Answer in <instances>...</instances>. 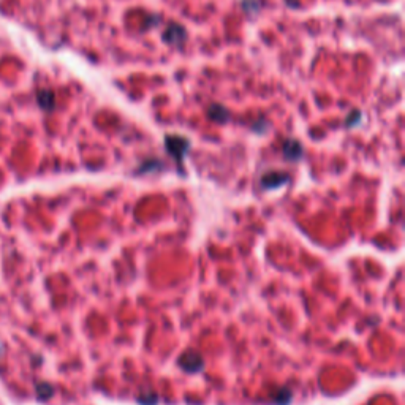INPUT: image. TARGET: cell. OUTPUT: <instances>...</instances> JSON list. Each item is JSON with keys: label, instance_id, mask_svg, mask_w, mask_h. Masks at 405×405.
Segmentation results:
<instances>
[{"label": "cell", "instance_id": "1", "mask_svg": "<svg viewBox=\"0 0 405 405\" xmlns=\"http://www.w3.org/2000/svg\"><path fill=\"white\" fill-rule=\"evenodd\" d=\"M165 149H167V152L176 160V163H179V168L182 171L184 157L190 149V141L187 138H184V136L167 135L165 136Z\"/></svg>", "mask_w": 405, "mask_h": 405}, {"label": "cell", "instance_id": "2", "mask_svg": "<svg viewBox=\"0 0 405 405\" xmlns=\"http://www.w3.org/2000/svg\"><path fill=\"white\" fill-rule=\"evenodd\" d=\"M163 41L169 46H182L185 41H187V29L179 24V23H171L167 29H165L163 35H162Z\"/></svg>", "mask_w": 405, "mask_h": 405}, {"label": "cell", "instance_id": "3", "mask_svg": "<svg viewBox=\"0 0 405 405\" xmlns=\"http://www.w3.org/2000/svg\"><path fill=\"white\" fill-rule=\"evenodd\" d=\"M179 366L187 372H198L203 369V358L195 352H187L179 358Z\"/></svg>", "mask_w": 405, "mask_h": 405}, {"label": "cell", "instance_id": "4", "mask_svg": "<svg viewBox=\"0 0 405 405\" xmlns=\"http://www.w3.org/2000/svg\"><path fill=\"white\" fill-rule=\"evenodd\" d=\"M290 181V176L286 173H279V171H271V173H266L262 177V185L264 189H277L282 187L284 184H286Z\"/></svg>", "mask_w": 405, "mask_h": 405}, {"label": "cell", "instance_id": "5", "mask_svg": "<svg viewBox=\"0 0 405 405\" xmlns=\"http://www.w3.org/2000/svg\"><path fill=\"white\" fill-rule=\"evenodd\" d=\"M284 157L290 162H298L303 157V146L296 140H286L284 143Z\"/></svg>", "mask_w": 405, "mask_h": 405}, {"label": "cell", "instance_id": "6", "mask_svg": "<svg viewBox=\"0 0 405 405\" xmlns=\"http://www.w3.org/2000/svg\"><path fill=\"white\" fill-rule=\"evenodd\" d=\"M208 118L215 123H226L230 120V111L220 103H212L208 108Z\"/></svg>", "mask_w": 405, "mask_h": 405}, {"label": "cell", "instance_id": "7", "mask_svg": "<svg viewBox=\"0 0 405 405\" xmlns=\"http://www.w3.org/2000/svg\"><path fill=\"white\" fill-rule=\"evenodd\" d=\"M37 100L41 109H45V111H52V109L56 108V97H54V92L51 91H46V89L40 91L37 95Z\"/></svg>", "mask_w": 405, "mask_h": 405}, {"label": "cell", "instance_id": "8", "mask_svg": "<svg viewBox=\"0 0 405 405\" xmlns=\"http://www.w3.org/2000/svg\"><path fill=\"white\" fill-rule=\"evenodd\" d=\"M241 8L247 16L258 15V13L262 11V8H263V2L262 0H242Z\"/></svg>", "mask_w": 405, "mask_h": 405}, {"label": "cell", "instance_id": "9", "mask_svg": "<svg viewBox=\"0 0 405 405\" xmlns=\"http://www.w3.org/2000/svg\"><path fill=\"white\" fill-rule=\"evenodd\" d=\"M274 399H276L274 402H276L277 405H286L288 402L291 401V393H290V391H288L286 388H284V389L279 391L277 396L274 397Z\"/></svg>", "mask_w": 405, "mask_h": 405}, {"label": "cell", "instance_id": "10", "mask_svg": "<svg viewBox=\"0 0 405 405\" xmlns=\"http://www.w3.org/2000/svg\"><path fill=\"white\" fill-rule=\"evenodd\" d=\"M359 120H361V111H359V109H353V111L348 114V118L345 119V125H347L348 128H352V127H355Z\"/></svg>", "mask_w": 405, "mask_h": 405}, {"label": "cell", "instance_id": "11", "mask_svg": "<svg viewBox=\"0 0 405 405\" xmlns=\"http://www.w3.org/2000/svg\"><path fill=\"white\" fill-rule=\"evenodd\" d=\"M52 388L49 385H46V383H41V385L37 386V394L40 399H48V397H51L52 396Z\"/></svg>", "mask_w": 405, "mask_h": 405}, {"label": "cell", "instance_id": "12", "mask_svg": "<svg viewBox=\"0 0 405 405\" xmlns=\"http://www.w3.org/2000/svg\"><path fill=\"white\" fill-rule=\"evenodd\" d=\"M138 402H140L141 405H157V402H159V397H157V394L140 396V397H138Z\"/></svg>", "mask_w": 405, "mask_h": 405}, {"label": "cell", "instance_id": "13", "mask_svg": "<svg viewBox=\"0 0 405 405\" xmlns=\"http://www.w3.org/2000/svg\"><path fill=\"white\" fill-rule=\"evenodd\" d=\"M252 130L253 132H257V133H266V130H267V122L264 119H260L258 122L255 123H252Z\"/></svg>", "mask_w": 405, "mask_h": 405}, {"label": "cell", "instance_id": "14", "mask_svg": "<svg viewBox=\"0 0 405 405\" xmlns=\"http://www.w3.org/2000/svg\"><path fill=\"white\" fill-rule=\"evenodd\" d=\"M160 21H162V18H160V16H157V15L147 16V21H146V24H144V25H146V27H144V29H147V27H150V25H152V27H154V25H157V24L160 23Z\"/></svg>", "mask_w": 405, "mask_h": 405}]
</instances>
